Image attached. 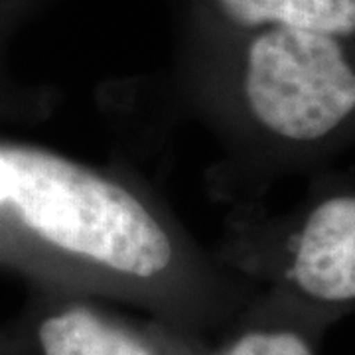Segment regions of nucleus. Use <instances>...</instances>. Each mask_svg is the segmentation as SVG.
I'll list each match as a JSON object with an SVG mask.
<instances>
[{"mask_svg": "<svg viewBox=\"0 0 355 355\" xmlns=\"http://www.w3.org/2000/svg\"><path fill=\"white\" fill-rule=\"evenodd\" d=\"M191 4L205 34L282 28L355 42V0H191Z\"/></svg>", "mask_w": 355, "mask_h": 355, "instance_id": "4", "label": "nucleus"}, {"mask_svg": "<svg viewBox=\"0 0 355 355\" xmlns=\"http://www.w3.org/2000/svg\"><path fill=\"white\" fill-rule=\"evenodd\" d=\"M225 44L243 123L284 160H310L355 140V42L268 28L207 34Z\"/></svg>", "mask_w": 355, "mask_h": 355, "instance_id": "1", "label": "nucleus"}, {"mask_svg": "<svg viewBox=\"0 0 355 355\" xmlns=\"http://www.w3.org/2000/svg\"><path fill=\"white\" fill-rule=\"evenodd\" d=\"M253 272L268 294L330 320L355 310V174L318 184L292 216L272 223Z\"/></svg>", "mask_w": 355, "mask_h": 355, "instance_id": "2", "label": "nucleus"}, {"mask_svg": "<svg viewBox=\"0 0 355 355\" xmlns=\"http://www.w3.org/2000/svg\"><path fill=\"white\" fill-rule=\"evenodd\" d=\"M30 340L36 355H207L191 331L144 326L69 292L42 306Z\"/></svg>", "mask_w": 355, "mask_h": 355, "instance_id": "3", "label": "nucleus"}, {"mask_svg": "<svg viewBox=\"0 0 355 355\" xmlns=\"http://www.w3.org/2000/svg\"><path fill=\"white\" fill-rule=\"evenodd\" d=\"M330 320L263 292L207 355H320Z\"/></svg>", "mask_w": 355, "mask_h": 355, "instance_id": "5", "label": "nucleus"}]
</instances>
